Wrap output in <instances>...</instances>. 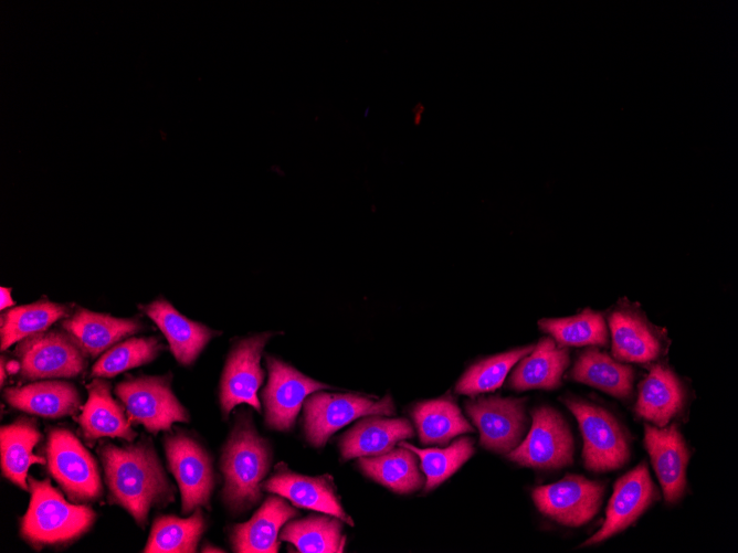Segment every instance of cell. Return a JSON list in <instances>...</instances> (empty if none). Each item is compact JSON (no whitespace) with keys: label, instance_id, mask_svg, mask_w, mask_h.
Wrapping results in <instances>:
<instances>
[{"label":"cell","instance_id":"10","mask_svg":"<svg viewBox=\"0 0 738 553\" xmlns=\"http://www.w3.org/2000/svg\"><path fill=\"white\" fill-rule=\"evenodd\" d=\"M25 380L74 377L87 365L86 354L65 332L43 331L18 342L14 350Z\"/></svg>","mask_w":738,"mask_h":553},{"label":"cell","instance_id":"35","mask_svg":"<svg viewBox=\"0 0 738 553\" xmlns=\"http://www.w3.org/2000/svg\"><path fill=\"white\" fill-rule=\"evenodd\" d=\"M533 348V344L516 348L474 363L457 381L455 391L468 396L495 391L503 385L512 368Z\"/></svg>","mask_w":738,"mask_h":553},{"label":"cell","instance_id":"11","mask_svg":"<svg viewBox=\"0 0 738 553\" xmlns=\"http://www.w3.org/2000/svg\"><path fill=\"white\" fill-rule=\"evenodd\" d=\"M604 494L600 481L567 475L559 481L537 487L531 497L537 509L561 525L578 528L599 512Z\"/></svg>","mask_w":738,"mask_h":553},{"label":"cell","instance_id":"22","mask_svg":"<svg viewBox=\"0 0 738 553\" xmlns=\"http://www.w3.org/2000/svg\"><path fill=\"white\" fill-rule=\"evenodd\" d=\"M87 391L82 413L74 418L84 438L91 443L104 437L135 439L137 433L131 428L124 407L113 398L110 384L97 377L87 385Z\"/></svg>","mask_w":738,"mask_h":553},{"label":"cell","instance_id":"28","mask_svg":"<svg viewBox=\"0 0 738 553\" xmlns=\"http://www.w3.org/2000/svg\"><path fill=\"white\" fill-rule=\"evenodd\" d=\"M40 438L41 434L32 421L21 418L1 427V470L22 490H29L27 479L30 466L46 462V459L33 454Z\"/></svg>","mask_w":738,"mask_h":553},{"label":"cell","instance_id":"33","mask_svg":"<svg viewBox=\"0 0 738 553\" xmlns=\"http://www.w3.org/2000/svg\"><path fill=\"white\" fill-rule=\"evenodd\" d=\"M70 315L65 305L40 300L13 307L1 313V350H7L21 340L46 331L54 322Z\"/></svg>","mask_w":738,"mask_h":553},{"label":"cell","instance_id":"4","mask_svg":"<svg viewBox=\"0 0 738 553\" xmlns=\"http://www.w3.org/2000/svg\"><path fill=\"white\" fill-rule=\"evenodd\" d=\"M562 403L574 415L583 438L584 467L593 472L623 468L631 457L630 435L608 410L577 397H563Z\"/></svg>","mask_w":738,"mask_h":553},{"label":"cell","instance_id":"34","mask_svg":"<svg viewBox=\"0 0 738 553\" xmlns=\"http://www.w3.org/2000/svg\"><path fill=\"white\" fill-rule=\"evenodd\" d=\"M538 327L561 347H605L609 332L601 312L584 309L565 318H546Z\"/></svg>","mask_w":738,"mask_h":553},{"label":"cell","instance_id":"40","mask_svg":"<svg viewBox=\"0 0 738 553\" xmlns=\"http://www.w3.org/2000/svg\"><path fill=\"white\" fill-rule=\"evenodd\" d=\"M202 552H224V551L221 550V549H219V547H214V546H212V545H210V544H205V545L202 547Z\"/></svg>","mask_w":738,"mask_h":553},{"label":"cell","instance_id":"41","mask_svg":"<svg viewBox=\"0 0 738 553\" xmlns=\"http://www.w3.org/2000/svg\"><path fill=\"white\" fill-rule=\"evenodd\" d=\"M4 369H6L4 357H1V381H0L1 385L4 384V379H6V375H7L6 372H4Z\"/></svg>","mask_w":738,"mask_h":553},{"label":"cell","instance_id":"26","mask_svg":"<svg viewBox=\"0 0 738 553\" xmlns=\"http://www.w3.org/2000/svg\"><path fill=\"white\" fill-rule=\"evenodd\" d=\"M515 366L509 386L516 391L557 389L569 365V352L550 336L541 338Z\"/></svg>","mask_w":738,"mask_h":553},{"label":"cell","instance_id":"31","mask_svg":"<svg viewBox=\"0 0 738 553\" xmlns=\"http://www.w3.org/2000/svg\"><path fill=\"white\" fill-rule=\"evenodd\" d=\"M205 529L207 521L201 508H197L189 518L158 515L144 552L193 553Z\"/></svg>","mask_w":738,"mask_h":553},{"label":"cell","instance_id":"18","mask_svg":"<svg viewBox=\"0 0 738 553\" xmlns=\"http://www.w3.org/2000/svg\"><path fill=\"white\" fill-rule=\"evenodd\" d=\"M262 489L286 498L295 507L327 513L354 525V520L340 503L333 479L327 475L319 477L299 475L284 462H280L274 474L262 483Z\"/></svg>","mask_w":738,"mask_h":553},{"label":"cell","instance_id":"27","mask_svg":"<svg viewBox=\"0 0 738 553\" xmlns=\"http://www.w3.org/2000/svg\"><path fill=\"white\" fill-rule=\"evenodd\" d=\"M570 377L619 400H629L635 373L632 366L618 361L598 347H590L578 357Z\"/></svg>","mask_w":738,"mask_h":553},{"label":"cell","instance_id":"16","mask_svg":"<svg viewBox=\"0 0 738 553\" xmlns=\"http://www.w3.org/2000/svg\"><path fill=\"white\" fill-rule=\"evenodd\" d=\"M608 325L612 355L620 362L653 364L667 351L665 331L632 306L615 308L608 317Z\"/></svg>","mask_w":738,"mask_h":553},{"label":"cell","instance_id":"9","mask_svg":"<svg viewBox=\"0 0 738 553\" xmlns=\"http://www.w3.org/2000/svg\"><path fill=\"white\" fill-rule=\"evenodd\" d=\"M168 467L181 494V511L187 514L197 508L210 509L214 489L212 459L205 448L183 432L164 439Z\"/></svg>","mask_w":738,"mask_h":553},{"label":"cell","instance_id":"15","mask_svg":"<svg viewBox=\"0 0 738 553\" xmlns=\"http://www.w3.org/2000/svg\"><path fill=\"white\" fill-rule=\"evenodd\" d=\"M465 408L484 448L508 454L521 442L526 429L525 398L479 397L465 402Z\"/></svg>","mask_w":738,"mask_h":553},{"label":"cell","instance_id":"30","mask_svg":"<svg viewBox=\"0 0 738 553\" xmlns=\"http://www.w3.org/2000/svg\"><path fill=\"white\" fill-rule=\"evenodd\" d=\"M362 472L397 493H411L423 485L417 455L408 448L391 450L371 457H359Z\"/></svg>","mask_w":738,"mask_h":553},{"label":"cell","instance_id":"12","mask_svg":"<svg viewBox=\"0 0 738 553\" xmlns=\"http://www.w3.org/2000/svg\"><path fill=\"white\" fill-rule=\"evenodd\" d=\"M266 366L268 380L262 392L265 423L268 428L288 432L306 397L329 386L272 355H266Z\"/></svg>","mask_w":738,"mask_h":553},{"label":"cell","instance_id":"39","mask_svg":"<svg viewBox=\"0 0 738 553\" xmlns=\"http://www.w3.org/2000/svg\"><path fill=\"white\" fill-rule=\"evenodd\" d=\"M423 110H424V107H423V105H421V104H418V105L414 107V109H413V113H414V123H415L417 125H418V124L420 123V120H421V116H422V114H423Z\"/></svg>","mask_w":738,"mask_h":553},{"label":"cell","instance_id":"21","mask_svg":"<svg viewBox=\"0 0 738 553\" xmlns=\"http://www.w3.org/2000/svg\"><path fill=\"white\" fill-rule=\"evenodd\" d=\"M143 310L164 333L175 359L182 365L193 363L209 341L219 334L188 319L165 299H157L144 306Z\"/></svg>","mask_w":738,"mask_h":553},{"label":"cell","instance_id":"25","mask_svg":"<svg viewBox=\"0 0 738 553\" xmlns=\"http://www.w3.org/2000/svg\"><path fill=\"white\" fill-rule=\"evenodd\" d=\"M7 403L25 413L60 418L76 413L81 395L76 387L65 381L50 380L4 390Z\"/></svg>","mask_w":738,"mask_h":553},{"label":"cell","instance_id":"32","mask_svg":"<svg viewBox=\"0 0 738 553\" xmlns=\"http://www.w3.org/2000/svg\"><path fill=\"white\" fill-rule=\"evenodd\" d=\"M421 443L446 444L452 438L473 432L460 407L451 398H436L418 403L412 410Z\"/></svg>","mask_w":738,"mask_h":553},{"label":"cell","instance_id":"19","mask_svg":"<svg viewBox=\"0 0 738 553\" xmlns=\"http://www.w3.org/2000/svg\"><path fill=\"white\" fill-rule=\"evenodd\" d=\"M687 401L678 375L665 364L653 363L639 385L634 412L646 423L664 427L684 415Z\"/></svg>","mask_w":738,"mask_h":553},{"label":"cell","instance_id":"17","mask_svg":"<svg viewBox=\"0 0 738 553\" xmlns=\"http://www.w3.org/2000/svg\"><path fill=\"white\" fill-rule=\"evenodd\" d=\"M644 447L661 485L664 501L667 504L678 502L686 491L690 450L677 423L672 422L664 427L645 423Z\"/></svg>","mask_w":738,"mask_h":553},{"label":"cell","instance_id":"20","mask_svg":"<svg viewBox=\"0 0 738 553\" xmlns=\"http://www.w3.org/2000/svg\"><path fill=\"white\" fill-rule=\"evenodd\" d=\"M297 514L295 506L284 497L276 493L268 496L249 521L232 528L230 540L234 552H278L281 529Z\"/></svg>","mask_w":738,"mask_h":553},{"label":"cell","instance_id":"5","mask_svg":"<svg viewBox=\"0 0 738 553\" xmlns=\"http://www.w3.org/2000/svg\"><path fill=\"white\" fill-rule=\"evenodd\" d=\"M48 470L74 503L96 501L103 493L95 458L68 429L49 430L45 446Z\"/></svg>","mask_w":738,"mask_h":553},{"label":"cell","instance_id":"24","mask_svg":"<svg viewBox=\"0 0 738 553\" xmlns=\"http://www.w3.org/2000/svg\"><path fill=\"white\" fill-rule=\"evenodd\" d=\"M411 437L413 429L407 418L363 416L340 437V456L345 460L378 456L391 450L397 443Z\"/></svg>","mask_w":738,"mask_h":553},{"label":"cell","instance_id":"37","mask_svg":"<svg viewBox=\"0 0 738 553\" xmlns=\"http://www.w3.org/2000/svg\"><path fill=\"white\" fill-rule=\"evenodd\" d=\"M164 345L156 337L129 338L105 351L92 368L95 377H113L151 362Z\"/></svg>","mask_w":738,"mask_h":553},{"label":"cell","instance_id":"6","mask_svg":"<svg viewBox=\"0 0 738 553\" xmlns=\"http://www.w3.org/2000/svg\"><path fill=\"white\" fill-rule=\"evenodd\" d=\"M304 433L314 447H323L329 437L352 421L368 415H393L389 394L373 400L354 393L314 392L303 404Z\"/></svg>","mask_w":738,"mask_h":553},{"label":"cell","instance_id":"3","mask_svg":"<svg viewBox=\"0 0 738 553\" xmlns=\"http://www.w3.org/2000/svg\"><path fill=\"white\" fill-rule=\"evenodd\" d=\"M29 491L31 499L20 533L36 549L73 542L85 534L96 519L93 509L66 501L48 479L29 478Z\"/></svg>","mask_w":738,"mask_h":553},{"label":"cell","instance_id":"13","mask_svg":"<svg viewBox=\"0 0 738 553\" xmlns=\"http://www.w3.org/2000/svg\"><path fill=\"white\" fill-rule=\"evenodd\" d=\"M271 337V332L252 336L239 341L230 351L220 383V405L224 416L239 404H249L261 412L257 397L264 380L261 355Z\"/></svg>","mask_w":738,"mask_h":553},{"label":"cell","instance_id":"14","mask_svg":"<svg viewBox=\"0 0 738 553\" xmlns=\"http://www.w3.org/2000/svg\"><path fill=\"white\" fill-rule=\"evenodd\" d=\"M657 498V489L647 465L642 461L614 482L602 527L580 546L602 543L626 530Z\"/></svg>","mask_w":738,"mask_h":553},{"label":"cell","instance_id":"8","mask_svg":"<svg viewBox=\"0 0 738 553\" xmlns=\"http://www.w3.org/2000/svg\"><path fill=\"white\" fill-rule=\"evenodd\" d=\"M526 438L507 454L509 460L530 468L559 469L573 464L574 442L561 414L550 406L531 412Z\"/></svg>","mask_w":738,"mask_h":553},{"label":"cell","instance_id":"38","mask_svg":"<svg viewBox=\"0 0 738 553\" xmlns=\"http://www.w3.org/2000/svg\"><path fill=\"white\" fill-rule=\"evenodd\" d=\"M14 305V301L11 298V289L1 287L0 288V307L1 310H4L6 308L12 307Z\"/></svg>","mask_w":738,"mask_h":553},{"label":"cell","instance_id":"23","mask_svg":"<svg viewBox=\"0 0 738 553\" xmlns=\"http://www.w3.org/2000/svg\"><path fill=\"white\" fill-rule=\"evenodd\" d=\"M62 328L85 354L95 358L140 331L141 323L136 319L115 318L80 308L62 321Z\"/></svg>","mask_w":738,"mask_h":553},{"label":"cell","instance_id":"7","mask_svg":"<svg viewBox=\"0 0 738 553\" xmlns=\"http://www.w3.org/2000/svg\"><path fill=\"white\" fill-rule=\"evenodd\" d=\"M171 375L140 376L118 383L115 394L128 419L148 432H169L173 423L189 422L187 410L171 391Z\"/></svg>","mask_w":738,"mask_h":553},{"label":"cell","instance_id":"2","mask_svg":"<svg viewBox=\"0 0 738 553\" xmlns=\"http://www.w3.org/2000/svg\"><path fill=\"white\" fill-rule=\"evenodd\" d=\"M270 443L250 417L241 418L226 439L220 466L224 478L222 499L232 512H244L262 497V481L272 462Z\"/></svg>","mask_w":738,"mask_h":553},{"label":"cell","instance_id":"36","mask_svg":"<svg viewBox=\"0 0 738 553\" xmlns=\"http://www.w3.org/2000/svg\"><path fill=\"white\" fill-rule=\"evenodd\" d=\"M399 446L413 451L421 460L425 490H432L452 476L474 454L473 440L462 437L445 448H418L407 442Z\"/></svg>","mask_w":738,"mask_h":553},{"label":"cell","instance_id":"1","mask_svg":"<svg viewBox=\"0 0 738 553\" xmlns=\"http://www.w3.org/2000/svg\"><path fill=\"white\" fill-rule=\"evenodd\" d=\"M108 498L144 528L151 508L175 500V490L150 442L98 447Z\"/></svg>","mask_w":738,"mask_h":553},{"label":"cell","instance_id":"29","mask_svg":"<svg viewBox=\"0 0 738 553\" xmlns=\"http://www.w3.org/2000/svg\"><path fill=\"white\" fill-rule=\"evenodd\" d=\"M342 522L323 512L289 520L281 529L280 540L293 544L301 553H340L346 544Z\"/></svg>","mask_w":738,"mask_h":553}]
</instances>
